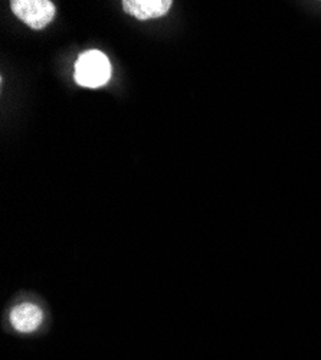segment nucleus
<instances>
[{
    "mask_svg": "<svg viewBox=\"0 0 321 360\" xmlns=\"http://www.w3.org/2000/svg\"><path fill=\"white\" fill-rule=\"evenodd\" d=\"M75 81L85 88H98L111 78V64L108 58L97 49L85 51L75 63Z\"/></svg>",
    "mask_w": 321,
    "mask_h": 360,
    "instance_id": "nucleus-1",
    "label": "nucleus"
},
{
    "mask_svg": "<svg viewBox=\"0 0 321 360\" xmlns=\"http://www.w3.org/2000/svg\"><path fill=\"white\" fill-rule=\"evenodd\" d=\"M11 9L18 19L37 31L49 25L56 13L49 0H12Z\"/></svg>",
    "mask_w": 321,
    "mask_h": 360,
    "instance_id": "nucleus-2",
    "label": "nucleus"
},
{
    "mask_svg": "<svg viewBox=\"0 0 321 360\" xmlns=\"http://www.w3.org/2000/svg\"><path fill=\"white\" fill-rule=\"evenodd\" d=\"M11 324L20 333H32L44 321V311L32 303L15 306L9 314Z\"/></svg>",
    "mask_w": 321,
    "mask_h": 360,
    "instance_id": "nucleus-3",
    "label": "nucleus"
},
{
    "mask_svg": "<svg viewBox=\"0 0 321 360\" xmlns=\"http://www.w3.org/2000/svg\"><path fill=\"white\" fill-rule=\"evenodd\" d=\"M171 5V0H124L123 9L138 20H148L164 16Z\"/></svg>",
    "mask_w": 321,
    "mask_h": 360,
    "instance_id": "nucleus-4",
    "label": "nucleus"
}]
</instances>
